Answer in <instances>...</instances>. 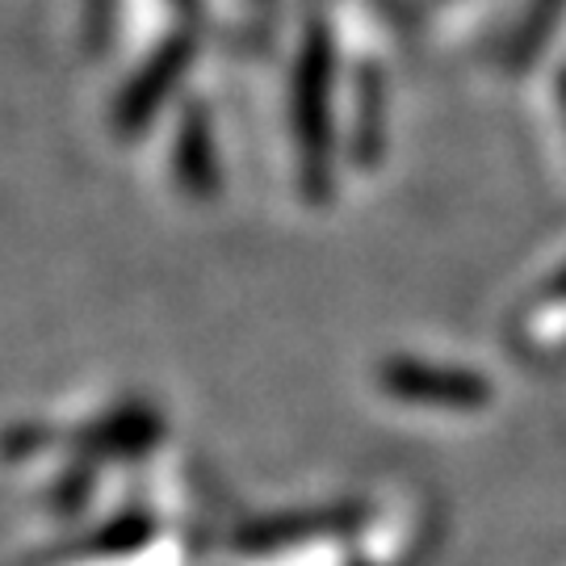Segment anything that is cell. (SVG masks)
Wrapping results in <instances>:
<instances>
[{"label":"cell","mask_w":566,"mask_h":566,"mask_svg":"<svg viewBox=\"0 0 566 566\" xmlns=\"http://www.w3.org/2000/svg\"><path fill=\"white\" fill-rule=\"evenodd\" d=\"M378 386L390 399L416 407L474 411L491 403V382L483 374H470L458 365H428L420 357H390L386 365H378Z\"/></svg>","instance_id":"cell-2"},{"label":"cell","mask_w":566,"mask_h":566,"mask_svg":"<svg viewBox=\"0 0 566 566\" xmlns=\"http://www.w3.org/2000/svg\"><path fill=\"white\" fill-rule=\"evenodd\" d=\"M365 504H324V507H298V512H277V516H261L252 525L235 533V549L243 554H273V549L306 546V542H332L361 525Z\"/></svg>","instance_id":"cell-3"},{"label":"cell","mask_w":566,"mask_h":566,"mask_svg":"<svg viewBox=\"0 0 566 566\" xmlns=\"http://www.w3.org/2000/svg\"><path fill=\"white\" fill-rule=\"evenodd\" d=\"M189 63H193V39L189 34L168 39L151 60L143 63L139 76L126 84V93L118 97V109H114V130H118L122 139H135L143 126L151 122V114L164 105V97L189 72Z\"/></svg>","instance_id":"cell-4"},{"label":"cell","mask_w":566,"mask_h":566,"mask_svg":"<svg viewBox=\"0 0 566 566\" xmlns=\"http://www.w3.org/2000/svg\"><path fill=\"white\" fill-rule=\"evenodd\" d=\"M172 172L181 181L185 198L210 202L219 193V164H214V130L202 105H189L172 143Z\"/></svg>","instance_id":"cell-5"},{"label":"cell","mask_w":566,"mask_h":566,"mask_svg":"<svg viewBox=\"0 0 566 566\" xmlns=\"http://www.w3.org/2000/svg\"><path fill=\"white\" fill-rule=\"evenodd\" d=\"M294 139L306 202H327L332 189V42L324 21H311L294 72Z\"/></svg>","instance_id":"cell-1"}]
</instances>
